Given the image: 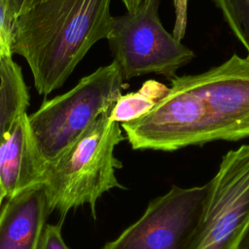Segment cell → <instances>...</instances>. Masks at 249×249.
<instances>
[{"mask_svg":"<svg viewBox=\"0 0 249 249\" xmlns=\"http://www.w3.org/2000/svg\"><path fill=\"white\" fill-rule=\"evenodd\" d=\"M47 162L31 132L28 115L22 114L0 144V184L6 197L44 182Z\"/></svg>","mask_w":249,"mask_h":249,"instance_id":"cell-8","label":"cell"},{"mask_svg":"<svg viewBox=\"0 0 249 249\" xmlns=\"http://www.w3.org/2000/svg\"><path fill=\"white\" fill-rule=\"evenodd\" d=\"M12 21L9 20L0 0V59L12 57Z\"/></svg>","mask_w":249,"mask_h":249,"instance_id":"cell-14","label":"cell"},{"mask_svg":"<svg viewBox=\"0 0 249 249\" xmlns=\"http://www.w3.org/2000/svg\"><path fill=\"white\" fill-rule=\"evenodd\" d=\"M6 197V195H5V192L0 184V210H1V205H2V202H3V199Z\"/></svg>","mask_w":249,"mask_h":249,"instance_id":"cell-19","label":"cell"},{"mask_svg":"<svg viewBox=\"0 0 249 249\" xmlns=\"http://www.w3.org/2000/svg\"><path fill=\"white\" fill-rule=\"evenodd\" d=\"M207 184L201 220L189 249H238L249 230V144L230 150Z\"/></svg>","mask_w":249,"mask_h":249,"instance_id":"cell-6","label":"cell"},{"mask_svg":"<svg viewBox=\"0 0 249 249\" xmlns=\"http://www.w3.org/2000/svg\"><path fill=\"white\" fill-rule=\"evenodd\" d=\"M29 105L28 89L20 67L12 59H0V144Z\"/></svg>","mask_w":249,"mask_h":249,"instance_id":"cell-10","label":"cell"},{"mask_svg":"<svg viewBox=\"0 0 249 249\" xmlns=\"http://www.w3.org/2000/svg\"><path fill=\"white\" fill-rule=\"evenodd\" d=\"M166 95L121 127L133 150L177 151L249 138V57L233 53L199 74L176 76Z\"/></svg>","mask_w":249,"mask_h":249,"instance_id":"cell-1","label":"cell"},{"mask_svg":"<svg viewBox=\"0 0 249 249\" xmlns=\"http://www.w3.org/2000/svg\"><path fill=\"white\" fill-rule=\"evenodd\" d=\"M122 1L126 9V12H131L141 3L142 0H122Z\"/></svg>","mask_w":249,"mask_h":249,"instance_id":"cell-17","label":"cell"},{"mask_svg":"<svg viewBox=\"0 0 249 249\" xmlns=\"http://www.w3.org/2000/svg\"><path fill=\"white\" fill-rule=\"evenodd\" d=\"M111 0H42L12 22V53L23 56L41 94L63 85L111 28Z\"/></svg>","mask_w":249,"mask_h":249,"instance_id":"cell-2","label":"cell"},{"mask_svg":"<svg viewBox=\"0 0 249 249\" xmlns=\"http://www.w3.org/2000/svg\"><path fill=\"white\" fill-rule=\"evenodd\" d=\"M214 3L249 57V0H214Z\"/></svg>","mask_w":249,"mask_h":249,"instance_id":"cell-12","label":"cell"},{"mask_svg":"<svg viewBox=\"0 0 249 249\" xmlns=\"http://www.w3.org/2000/svg\"><path fill=\"white\" fill-rule=\"evenodd\" d=\"M168 87L151 79L133 92L122 94L109 113V119L119 124L137 120L147 114L167 93Z\"/></svg>","mask_w":249,"mask_h":249,"instance_id":"cell-11","label":"cell"},{"mask_svg":"<svg viewBox=\"0 0 249 249\" xmlns=\"http://www.w3.org/2000/svg\"><path fill=\"white\" fill-rule=\"evenodd\" d=\"M61 226L62 222L56 225H46L37 249H70L62 237Z\"/></svg>","mask_w":249,"mask_h":249,"instance_id":"cell-13","label":"cell"},{"mask_svg":"<svg viewBox=\"0 0 249 249\" xmlns=\"http://www.w3.org/2000/svg\"><path fill=\"white\" fill-rule=\"evenodd\" d=\"M41 1L42 0H2V3L9 20L13 22L19 15Z\"/></svg>","mask_w":249,"mask_h":249,"instance_id":"cell-16","label":"cell"},{"mask_svg":"<svg viewBox=\"0 0 249 249\" xmlns=\"http://www.w3.org/2000/svg\"><path fill=\"white\" fill-rule=\"evenodd\" d=\"M110 111L100 115L47 163L43 186L50 212L57 211L60 222L70 210L84 204L90 206L95 219L98 198L112 189L124 188L116 176L122 162L114 151L125 137L120 124L109 119Z\"/></svg>","mask_w":249,"mask_h":249,"instance_id":"cell-3","label":"cell"},{"mask_svg":"<svg viewBox=\"0 0 249 249\" xmlns=\"http://www.w3.org/2000/svg\"><path fill=\"white\" fill-rule=\"evenodd\" d=\"M160 2L142 0L133 11L112 18L106 39L124 82L150 73L171 80L195 57L191 49L164 29Z\"/></svg>","mask_w":249,"mask_h":249,"instance_id":"cell-5","label":"cell"},{"mask_svg":"<svg viewBox=\"0 0 249 249\" xmlns=\"http://www.w3.org/2000/svg\"><path fill=\"white\" fill-rule=\"evenodd\" d=\"M49 213L43 184L9 197L0 210V249H37Z\"/></svg>","mask_w":249,"mask_h":249,"instance_id":"cell-9","label":"cell"},{"mask_svg":"<svg viewBox=\"0 0 249 249\" xmlns=\"http://www.w3.org/2000/svg\"><path fill=\"white\" fill-rule=\"evenodd\" d=\"M208 184L173 186L102 249H189L201 220Z\"/></svg>","mask_w":249,"mask_h":249,"instance_id":"cell-7","label":"cell"},{"mask_svg":"<svg viewBox=\"0 0 249 249\" xmlns=\"http://www.w3.org/2000/svg\"><path fill=\"white\" fill-rule=\"evenodd\" d=\"M238 249H249V230L247 231L245 236L243 237Z\"/></svg>","mask_w":249,"mask_h":249,"instance_id":"cell-18","label":"cell"},{"mask_svg":"<svg viewBox=\"0 0 249 249\" xmlns=\"http://www.w3.org/2000/svg\"><path fill=\"white\" fill-rule=\"evenodd\" d=\"M173 5L175 21L171 34L178 41H182L185 37L188 21V0H173Z\"/></svg>","mask_w":249,"mask_h":249,"instance_id":"cell-15","label":"cell"},{"mask_svg":"<svg viewBox=\"0 0 249 249\" xmlns=\"http://www.w3.org/2000/svg\"><path fill=\"white\" fill-rule=\"evenodd\" d=\"M126 88L116 62L82 78L69 91L45 101L28 123L48 163L62 153L100 115L112 109Z\"/></svg>","mask_w":249,"mask_h":249,"instance_id":"cell-4","label":"cell"}]
</instances>
